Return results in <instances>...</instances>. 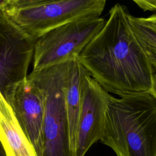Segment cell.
<instances>
[{
	"mask_svg": "<svg viewBox=\"0 0 156 156\" xmlns=\"http://www.w3.org/2000/svg\"><path fill=\"white\" fill-rule=\"evenodd\" d=\"M129 13L124 5L113 6L77 58L104 89L119 96L151 90V62L130 27Z\"/></svg>",
	"mask_w": 156,
	"mask_h": 156,
	"instance_id": "cell-1",
	"label": "cell"
},
{
	"mask_svg": "<svg viewBox=\"0 0 156 156\" xmlns=\"http://www.w3.org/2000/svg\"><path fill=\"white\" fill-rule=\"evenodd\" d=\"M100 141L116 156H156V99L151 91L110 95Z\"/></svg>",
	"mask_w": 156,
	"mask_h": 156,
	"instance_id": "cell-2",
	"label": "cell"
},
{
	"mask_svg": "<svg viewBox=\"0 0 156 156\" xmlns=\"http://www.w3.org/2000/svg\"><path fill=\"white\" fill-rule=\"evenodd\" d=\"M71 61L32 70L27 76L40 91L43 101L42 156H75L71 147L65 102Z\"/></svg>",
	"mask_w": 156,
	"mask_h": 156,
	"instance_id": "cell-3",
	"label": "cell"
},
{
	"mask_svg": "<svg viewBox=\"0 0 156 156\" xmlns=\"http://www.w3.org/2000/svg\"><path fill=\"white\" fill-rule=\"evenodd\" d=\"M106 23L104 18H88L62 25L43 34L35 42L33 70L77 59Z\"/></svg>",
	"mask_w": 156,
	"mask_h": 156,
	"instance_id": "cell-4",
	"label": "cell"
},
{
	"mask_svg": "<svg viewBox=\"0 0 156 156\" xmlns=\"http://www.w3.org/2000/svg\"><path fill=\"white\" fill-rule=\"evenodd\" d=\"M106 0H55L5 11L24 33L37 40L43 34L66 23L100 16Z\"/></svg>",
	"mask_w": 156,
	"mask_h": 156,
	"instance_id": "cell-5",
	"label": "cell"
},
{
	"mask_svg": "<svg viewBox=\"0 0 156 156\" xmlns=\"http://www.w3.org/2000/svg\"><path fill=\"white\" fill-rule=\"evenodd\" d=\"M35 40L5 12H0V91L2 95L9 86L27 77Z\"/></svg>",
	"mask_w": 156,
	"mask_h": 156,
	"instance_id": "cell-6",
	"label": "cell"
},
{
	"mask_svg": "<svg viewBox=\"0 0 156 156\" xmlns=\"http://www.w3.org/2000/svg\"><path fill=\"white\" fill-rule=\"evenodd\" d=\"M110 96L108 92L84 68L81 77L80 106L75 156H84L94 143L101 140Z\"/></svg>",
	"mask_w": 156,
	"mask_h": 156,
	"instance_id": "cell-7",
	"label": "cell"
},
{
	"mask_svg": "<svg viewBox=\"0 0 156 156\" xmlns=\"http://www.w3.org/2000/svg\"><path fill=\"white\" fill-rule=\"evenodd\" d=\"M3 96L37 155L42 156L44 105L40 91L26 77L9 86Z\"/></svg>",
	"mask_w": 156,
	"mask_h": 156,
	"instance_id": "cell-8",
	"label": "cell"
},
{
	"mask_svg": "<svg viewBox=\"0 0 156 156\" xmlns=\"http://www.w3.org/2000/svg\"><path fill=\"white\" fill-rule=\"evenodd\" d=\"M0 142L6 156H37L1 91Z\"/></svg>",
	"mask_w": 156,
	"mask_h": 156,
	"instance_id": "cell-9",
	"label": "cell"
},
{
	"mask_svg": "<svg viewBox=\"0 0 156 156\" xmlns=\"http://www.w3.org/2000/svg\"><path fill=\"white\" fill-rule=\"evenodd\" d=\"M83 69V67L77 59L70 62L65 89V102L69 125L70 144L74 153L80 106L81 77Z\"/></svg>",
	"mask_w": 156,
	"mask_h": 156,
	"instance_id": "cell-10",
	"label": "cell"
},
{
	"mask_svg": "<svg viewBox=\"0 0 156 156\" xmlns=\"http://www.w3.org/2000/svg\"><path fill=\"white\" fill-rule=\"evenodd\" d=\"M130 27L151 63H156V26L143 17L128 15Z\"/></svg>",
	"mask_w": 156,
	"mask_h": 156,
	"instance_id": "cell-11",
	"label": "cell"
},
{
	"mask_svg": "<svg viewBox=\"0 0 156 156\" xmlns=\"http://www.w3.org/2000/svg\"><path fill=\"white\" fill-rule=\"evenodd\" d=\"M53 1L55 0H12L6 11L35 6Z\"/></svg>",
	"mask_w": 156,
	"mask_h": 156,
	"instance_id": "cell-12",
	"label": "cell"
},
{
	"mask_svg": "<svg viewBox=\"0 0 156 156\" xmlns=\"http://www.w3.org/2000/svg\"><path fill=\"white\" fill-rule=\"evenodd\" d=\"M144 11H156V0H132Z\"/></svg>",
	"mask_w": 156,
	"mask_h": 156,
	"instance_id": "cell-13",
	"label": "cell"
},
{
	"mask_svg": "<svg viewBox=\"0 0 156 156\" xmlns=\"http://www.w3.org/2000/svg\"><path fill=\"white\" fill-rule=\"evenodd\" d=\"M151 91L156 99V63H151Z\"/></svg>",
	"mask_w": 156,
	"mask_h": 156,
	"instance_id": "cell-14",
	"label": "cell"
},
{
	"mask_svg": "<svg viewBox=\"0 0 156 156\" xmlns=\"http://www.w3.org/2000/svg\"><path fill=\"white\" fill-rule=\"evenodd\" d=\"M12 0H0V12H5Z\"/></svg>",
	"mask_w": 156,
	"mask_h": 156,
	"instance_id": "cell-15",
	"label": "cell"
},
{
	"mask_svg": "<svg viewBox=\"0 0 156 156\" xmlns=\"http://www.w3.org/2000/svg\"><path fill=\"white\" fill-rule=\"evenodd\" d=\"M145 20L146 21H147L148 22L154 24L155 26H156V13L148 16V17H146V18H144Z\"/></svg>",
	"mask_w": 156,
	"mask_h": 156,
	"instance_id": "cell-16",
	"label": "cell"
},
{
	"mask_svg": "<svg viewBox=\"0 0 156 156\" xmlns=\"http://www.w3.org/2000/svg\"><path fill=\"white\" fill-rule=\"evenodd\" d=\"M0 156H6L1 142H0Z\"/></svg>",
	"mask_w": 156,
	"mask_h": 156,
	"instance_id": "cell-17",
	"label": "cell"
}]
</instances>
